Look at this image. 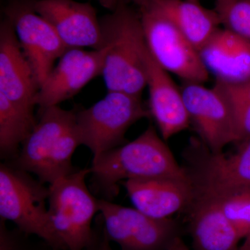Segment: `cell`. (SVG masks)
<instances>
[{
    "label": "cell",
    "mask_w": 250,
    "mask_h": 250,
    "mask_svg": "<svg viewBox=\"0 0 250 250\" xmlns=\"http://www.w3.org/2000/svg\"><path fill=\"white\" fill-rule=\"evenodd\" d=\"M143 4L168 18L198 51L221 25L215 10L207 9L198 0H153Z\"/></svg>",
    "instance_id": "cell-19"
},
{
    "label": "cell",
    "mask_w": 250,
    "mask_h": 250,
    "mask_svg": "<svg viewBox=\"0 0 250 250\" xmlns=\"http://www.w3.org/2000/svg\"><path fill=\"white\" fill-rule=\"evenodd\" d=\"M172 244H173V246L175 250H190L187 246H186L185 243H184V242L182 241V239H180L179 237L175 238V240H174Z\"/></svg>",
    "instance_id": "cell-27"
},
{
    "label": "cell",
    "mask_w": 250,
    "mask_h": 250,
    "mask_svg": "<svg viewBox=\"0 0 250 250\" xmlns=\"http://www.w3.org/2000/svg\"><path fill=\"white\" fill-rule=\"evenodd\" d=\"M34 11L49 23L67 49L103 48L100 19L90 3L34 0Z\"/></svg>",
    "instance_id": "cell-13"
},
{
    "label": "cell",
    "mask_w": 250,
    "mask_h": 250,
    "mask_svg": "<svg viewBox=\"0 0 250 250\" xmlns=\"http://www.w3.org/2000/svg\"><path fill=\"white\" fill-rule=\"evenodd\" d=\"M34 113L25 111L0 94V155L11 160L37 123Z\"/></svg>",
    "instance_id": "cell-20"
},
{
    "label": "cell",
    "mask_w": 250,
    "mask_h": 250,
    "mask_svg": "<svg viewBox=\"0 0 250 250\" xmlns=\"http://www.w3.org/2000/svg\"><path fill=\"white\" fill-rule=\"evenodd\" d=\"M217 200L241 239L250 236V190L236 192Z\"/></svg>",
    "instance_id": "cell-22"
},
{
    "label": "cell",
    "mask_w": 250,
    "mask_h": 250,
    "mask_svg": "<svg viewBox=\"0 0 250 250\" xmlns=\"http://www.w3.org/2000/svg\"><path fill=\"white\" fill-rule=\"evenodd\" d=\"M85 250H113L104 228L103 221L101 225L96 224L94 227L93 238Z\"/></svg>",
    "instance_id": "cell-25"
},
{
    "label": "cell",
    "mask_w": 250,
    "mask_h": 250,
    "mask_svg": "<svg viewBox=\"0 0 250 250\" xmlns=\"http://www.w3.org/2000/svg\"><path fill=\"white\" fill-rule=\"evenodd\" d=\"M195 250H237L241 238L214 197L194 192L187 210Z\"/></svg>",
    "instance_id": "cell-18"
},
{
    "label": "cell",
    "mask_w": 250,
    "mask_h": 250,
    "mask_svg": "<svg viewBox=\"0 0 250 250\" xmlns=\"http://www.w3.org/2000/svg\"><path fill=\"white\" fill-rule=\"evenodd\" d=\"M181 90L190 123L210 152H223L228 145L238 144L234 108L220 88L185 82Z\"/></svg>",
    "instance_id": "cell-10"
},
{
    "label": "cell",
    "mask_w": 250,
    "mask_h": 250,
    "mask_svg": "<svg viewBox=\"0 0 250 250\" xmlns=\"http://www.w3.org/2000/svg\"><path fill=\"white\" fill-rule=\"evenodd\" d=\"M107 46L102 76L108 91L141 96L147 86L146 43L140 14L127 4L100 18Z\"/></svg>",
    "instance_id": "cell-3"
},
{
    "label": "cell",
    "mask_w": 250,
    "mask_h": 250,
    "mask_svg": "<svg viewBox=\"0 0 250 250\" xmlns=\"http://www.w3.org/2000/svg\"><path fill=\"white\" fill-rule=\"evenodd\" d=\"M105 9L113 11L122 5L127 4L128 0H97Z\"/></svg>",
    "instance_id": "cell-26"
},
{
    "label": "cell",
    "mask_w": 250,
    "mask_h": 250,
    "mask_svg": "<svg viewBox=\"0 0 250 250\" xmlns=\"http://www.w3.org/2000/svg\"><path fill=\"white\" fill-rule=\"evenodd\" d=\"M107 50V46L90 51L67 49L39 88L36 106H57L77 95L90 81L102 75Z\"/></svg>",
    "instance_id": "cell-12"
},
{
    "label": "cell",
    "mask_w": 250,
    "mask_h": 250,
    "mask_svg": "<svg viewBox=\"0 0 250 250\" xmlns=\"http://www.w3.org/2000/svg\"><path fill=\"white\" fill-rule=\"evenodd\" d=\"M80 146L75 110L59 105L41 108L34 129L8 163L51 185L77 170L72 157Z\"/></svg>",
    "instance_id": "cell-2"
},
{
    "label": "cell",
    "mask_w": 250,
    "mask_h": 250,
    "mask_svg": "<svg viewBox=\"0 0 250 250\" xmlns=\"http://www.w3.org/2000/svg\"><path fill=\"white\" fill-rule=\"evenodd\" d=\"M134 208L158 219L187 209L194 197L190 178L133 179L121 183Z\"/></svg>",
    "instance_id": "cell-16"
},
{
    "label": "cell",
    "mask_w": 250,
    "mask_h": 250,
    "mask_svg": "<svg viewBox=\"0 0 250 250\" xmlns=\"http://www.w3.org/2000/svg\"><path fill=\"white\" fill-rule=\"evenodd\" d=\"M237 250H250V236L245 238L243 244L238 246Z\"/></svg>",
    "instance_id": "cell-28"
},
{
    "label": "cell",
    "mask_w": 250,
    "mask_h": 250,
    "mask_svg": "<svg viewBox=\"0 0 250 250\" xmlns=\"http://www.w3.org/2000/svg\"><path fill=\"white\" fill-rule=\"evenodd\" d=\"M90 167L75 170L49 185L47 206L56 234L67 250H85L93 236V220L99 199L87 187Z\"/></svg>",
    "instance_id": "cell-5"
},
{
    "label": "cell",
    "mask_w": 250,
    "mask_h": 250,
    "mask_svg": "<svg viewBox=\"0 0 250 250\" xmlns=\"http://www.w3.org/2000/svg\"><path fill=\"white\" fill-rule=\"evenodd\" d=\"M39 90L14 26L6 18L0 25V94L16 106L34 113Z\"/></svg>",
    "instance_id": "cell-14"
},
{
    "label": "cell",
    "mask_w": 250,
    "mask_h": 250,
    "mask_svg": "<svg viewBox=\"0 0 250 250\" xmlns=\"http://www.w3.org/2000/svg\"><path fill=\"white\" fill-rule=\"evenodd\" d=\"M145 58L149 113L157 125L161 137L167 141L190 126V117L182 90L175 84L170 73L154 60L147 45Z\"/></svg>",
    "instance_id": "cell-15"
},
{
    "label": "cell",
    "mask_w": 250,
    "mask_h": 250,
    "mask_svg": "<svg viewBox=\"0 0 250 250\" xmlns=\"http://www.w3.org/2000/svg\"><path fill=\"white\" fill-rule=\"evenodd\" d=\"M49 187L9 163L0 165V220L10 221L28 236L39 237L52 250H67L52 228Z\"/></svg>",
    "instance_id": "cell-4"
},
{
    "label": "cell",
    "mask_w": 250,
    "mask_h": 250,
    "mask_svg": "<svg viewBox=\"0 0 250 250\" xmlns=\"http://www.w3.org/2000/svg\"><path fill=\"white\" fill-rule=\"evenodd\" d=\"M90 175L93 191L109 201L118 195L125 181L189 177L152 126L134 141L94 158Z\"/></svg>",
    "instance_id": "cell-1"
},
{
    "label": "cell",
    "mask_w": 250,
    "mask_h": 250,
    "mask_svg": "<svg viewBox=\"0 0 250 250\" xmlns=\"http://www.w3.org/2000/svg\"><path fill=\"white\" fill-rule=\"evenodd\" d=\"M0 220V250H34L28 235L16 229H9Z\"/></svg>",
    "instance_id": "cell-23"
},
{
    "label": "cell",
    "mask_w": 250,
    "mask_h": 250,
    "mask_svg": "<svg viewBox=\"0 0 250 250\" xmlns=\"http://www.w3.org/2000/svg\"><path fill=\"white\" fill-rule=\"evenodd\" d=\"M215 82L236 84L250 80V43L225 28H220L199 51Z\"/></svg>",
    "instance_id": "cell-17"
},
{
    "label": "cell",
    "mask_w": 250,
    "mask_h": 250,
    "mask_svg": "<svg viewBox=\"0 0 250 250\" xmlns=\"http://www.w3.org/2000/svg\"><path fill=\"white\" fill-rule=\"evenodd\" d=\"M153 1V0H134L135 3L140 6V5L144 4V3L148 2V1Z\"/></svg>",
    "instance_id": "cell-29"
},
{
    "label": "cell",
    "mask_w": 250,
    "mask_h": 250,
    "mask_svg": "<svg viewBox=\"0 0 250 250\" xmlns=\"http://www.w3.org/2000/svg\"><path fill=\"white\" fill-rule=\"evenodd\" d=\"M224 28L250 43V0H222L214 9Z\"/></svg>",
    "instance_id": "cell-21"
},
{
    "label": "cell",
    "mask_w": 250,
    "mask_h": 250,
    "mask_svg": "<svg viewBox=\"0 0 250 250\" xmlns=\"http://www.w3.org/2000/svg\"><path fill=\"white\" fill-rule=\"evenodd\" d=\"M238 144L250 139V105L235 110Z\"/></svg>",
    "instance_id": "cell-24"
},
{
    "label": "cell",
    "mask_w": 250,
    "mask_h": 250,
    "mask_svg": "<svg viewBox=\"0 0 250 250\" xmlns=\"http://www.w3.org/2000/svg\"><path fill=\"white\" fill-rule=\"evenodd\" d=\"M99 205L106 236L121 250H167L178 237L171 218H152L104 199H99Z\"/></svg>",
    "instance_id": "cell-9"
},
{
    "label": "cell",
    "mask_w": 250,
    "mask_h": 250,
    "mask_svg": "<svg viewBox=\"0 0 250 250\" xmlns=\"http://www.w3.org/2000/svg\"><path fill=\"white\" fill-rule=\"evenodd\" d=\"M198 1H199V0H198ZM215 1H222V0H215Z\"/></svg>",
    "instance_id": "cell-31"
},
{
    "label": "cell",
    "mask_w": 250,
    "mask_h": 250,
    "mask_svg": "<svg viewBox=\"0 0 250 250\" xmlns=\"http://www.w3.org/2000/svg\"><path fill=\"white\" fill-rule=\"evenodd\" d=\"M75 116L81 146L90 149L93 159L125 144L128 129L151 116L141 96L118 91H108L90 107L75 110Z\"/></svg>",
    "instance_id": "cell-6"
},
{
    "label": "cell",
    "mask_w": 250,
    "mask_h": 250,
    "mask_svg": "<svg viewBox=\"0 0 250 250\" xmlns=\"http://www.w3.org/2000/svg\"><path fill=\"white\" fill-rule=\"evenodd\" d=\"M186 158L194 192L221 198L250 190V139L230 155L210 152L201 141H192Z\"/></svg>",
    "instance_id": "cell-7"
},
{
    "label": "cell",
    "mask_w": 250,
    "mask_h": 250,
    "mask_svg": "<svg viewBox=\"0 0 250 250\" xmlns=\"http://www.w3.org/2000/svg\"><path fill=\"white\" fill-rule=\"evenodd\" d=\"M139 14L148 50L161 67L185 82L208 80L200 52L168 18L148 4L139 6Z\"/></svg>",
    "instance_id": "cell-8"
},
{
    "label": "cell",
    "mask_w": 250,
    "mask_h": 250,
    "mask_svg": "<svg viewBox=\"0 0 250 250\" xmlns=\"http://www.w3.org/2000/svg\"><path fill=\"white\" fill-rule=\"evenodd\" d=\"M5 11L40 88L68 49L49 23L34 11L33 1L14 3Z\"/></svg>",
    "instance_id": "cell-11"
},
{
    "label": "cell",
    "mask_w": 250,
    "mask_h": 250,
    "mask_svg": "<svg viewBox=\"0 0 250 250\" xmlns=\"http://www.w3.org/2000/svg\"><path fill=\"white\" fill-rule=\"evenodd\" d=\"M172 243H173V242H172ZM172 244L170 245V246L169 247L168 249H167V250H175V249H174L173 244H172Z\"/></svg>",
    "instance_id": "cell-30"
}]
</instances>
